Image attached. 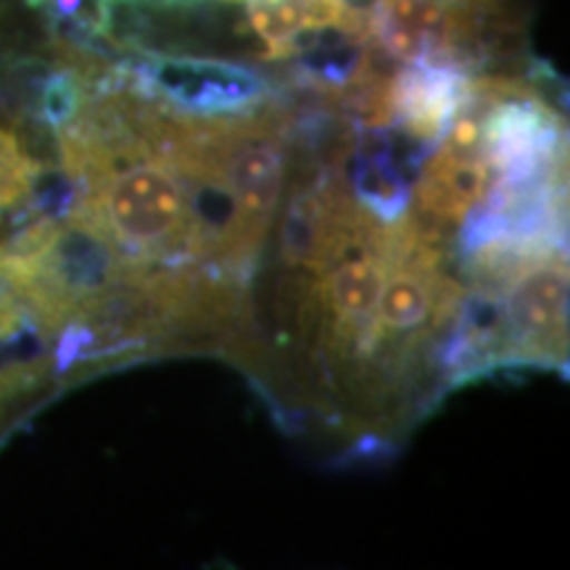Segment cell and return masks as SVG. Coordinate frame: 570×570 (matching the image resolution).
Wrapping results in <instances>:
<instances>
[{"label": "cell", "mask_w": 570, "mask_h": 570, "mask_svg": "<svg viewBox=\"0 0 570 570\" xmlns=\"http://www.w3.org/2000/svg\"><path fill=\"white\" fill-rule=\"evenodd\" d=\"M148 106L138 130L106 156L101 173L77 188L69 212L109 244L142 259L175 252L185 238L196 244V209L183 183L154 159H140L151 142Z\"/></svg>", "instance_id": "cell-1"}, {"label": "cell", "mask_w": 570, "mask_h": 570, "mask_svg": "<svg viewBox=\"0 0 570 570\" xmlns=\"http://www.w3.org/2000/svg\"><path fill=\"white\" fill-rule=\"evenodd\" d=\"M502 352L512 362H552L566 352L568 267L566 256L552 254L510 283Z\"/></svg>", "instance_id": "cell-2"}, {"label": "cell", "mask_w": 570, "mask_h": 570, "mask_svg": "<svg viewBox=\"0 0 570 570\" xmlns=\"http://www.w3.org/2000/svg\"><path fill=\"white\" fill-rule=\"evenodd\" d=\"M491 190V164L483 146H458L444 140L441 151L428 161L417 185L420 214L428 223L458 225L475 212Z\"/></svg>", "instance_id": "cell-3"}, {"label": "cell", "mask_w": 570, "mask_h": 570, "mask_svg": "<svg viewBox=\"0 0 570 570\" xmlns=\"http://www.w3.org/2000/svg\"><path fill=\"white\" fill-rule=\"evenodd\" d=\"M24 386L11 367H0V404H19Z\"/></svg>", "instance_id": "cell-4"}, {"label": "cell", "mask_w": 570, "mask_h": 570, "mask_svg": "<svg viewBox=\"0 0 570 570\" xmlns=\"http://www.w3.org/2000/svg\"><path fill=\"white\" fill-rule=\"evenodd\" d=\"M11 412H13V404H0V431H3V425L9 423Z\"/></svg>", "instance_id": "cell-5"}]
</instances>
